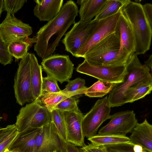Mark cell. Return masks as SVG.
Wrapping results in <instances>:
<instances>
[{
    "label": "cell",
    "instance_id": "obj_1",
    "mask_svg": "<svg viewBox=\"0 0 152 152\" xmlns=\"http://www.w3.org/2000/svg\"><path fill=\"white\" fill-rule=\"evenodd\" d=\"M77 6L73 1H67L58 14L40 28L35 36L34 50L42 60L52 56L62 37L75 22Z\"/></svg>",
    "mask_w": 152,
    "mask_h": 152
},
{
    "label": "cell",
    "instance_id": "obj_2",
    "mask_svg": "<svg viewBox=\"0 0 152 152\" xmlns=\"http://www.w3.org/2000/svg\"><path fill=\"white\" fill-rule=\"evenodd\" d=\"M126 72L123 81L116 83L109 93L108 99L111 107L124 105V95L130 88L140 83L152 81L151 70L145 64H142L135 53L129 58L126 64Z\"/></svg>",
    "mask_w": 152,
    "mask_h": 152
},
{
    "label": "cell",
    "instance_id": "obj_3",
    "mask_svg": "<svg viewBox=\"0 0 152 152\" xmlns=\"http://www.w3.org/2000/svg\"><path fill=\"white\" fill-rule=\"evenodd\" d=\"M121 11L130 23L134 35L137 55L149 50L151 44L152 27L139 3L127 0Z\"/></svg>",
    "mask_w": 152,
    "mask_h": 152
},
{
    "label": "cell",
    "instance_id": "obj_4",
    "mask_svg": "<svg viewBox=\"0 0 152 152\" xmlns=\"http://www.w3.org/2000/svg\"><path fill=\"white\" fill-rule=\"evenodd\" d=\"M120 37L117 26L115 31L98 42L83 58L90 64L108 66L124 65L117 58L120 47Z\"/></svg>",
    "mask_w": 152,
    "mask_h": 152
},
{
    "label": "cell",
    "instance_id": "obj_5",
    "mask_svg": "<svg viewBox=\"0 0 152 152\" xmlns=\"http://www.w3.org/2000/svg\"><path fill=\"white\" fill-rule=\"evenodd\" d=\"M51 122V112L36 99L20 108L15 125L19 132H21L26 129L43 127Z\"/></svg>",
    "mask_w": 152,
    "mask_h": 152
},
{
    "label": "cell",
    "instance_id": "obj_6",
    "mask_svg": "<svg viewBox=\"0 0 152 152\" xmlns=\"http://www.w3.org/2000/svg\"><path fill=\"white\" fill-rule=\"evenodd\" d=\"M17 103L23 106L34 100L32 92L30 53L21 59L14 79L13 86Z\"/></svg>",
    "mask_w": 152,
    "mask_h": 152
},
{
    "label": "cell",
    "instance_id": "obj_7",
    "mask_svg": "<svg viewBox=\"0 0 152 152\" xmlns=\"http://www.w3.org/2000/svg\"><path fill=\"white\" fill-rule=\"evenodd\" d=\"M111 108L108 96H106L97 100L91 110L84 115L82 126L85 137L88 138L96 134L100 126L110 119Z\"/></svg>",
    "mask_w": 152,
    "mask_h": 152
},
{
    "label": "cell",
    "instance_id": "obj_8",
    "mask_svg": "<svg viewBox=\"0 0 152 152\" xmlns=\"http://www.w3.org/2000/svg\"><path fill=\"white\" fill-rule=\"evenodd\" d=\"M41 64L47 76L61 83L68 82L72 77L74 65L68 55H52L43 59Z\"/></svg>",
    "mask_w": 152,
    "mask_h": 152
},
{
    "label": "cell",
    "instance_id": "obj_9",
    "mask_svg": "<svg viewBox=\"0 0 152 152\" xmlns=\"http://www.w3.org/2000/svg\"><path fill=\"white\" fill-rule=\"evenodd\" d=\"M121 11L112 16L96 21L91 34L77 52L75 57L83 58L93 47L115 31Z\"/></svg>",
    "mask_w": 152,
    "mask_h": 152
},
{
    "label": "cell",
    "instance_id": "obj_10",
    "mask_svg": "<svg viewBox=\"0 0 152 152\" xmlns=\"http://www.w3.org/2000/svg\"><path fill=\"white\" fill-rule=\"evenodd\" d=\"M76 70L98 80L115 83L121 82L126 72V65L113 66L96 65L85 60L78 65Z\"/></svg>",
    "mask_w": 152,
    "mask_h": 152
},
{
    "label": "cell",
    "instance_id": "obj_11",
    "mask_svg": "<svg viewBox=\"0 0 152 152\" xmlns=\"http://www.w3.org/2000/svg\"><path fill=\"white\" fill-rule=\"evenodd\" d=\"M110 119V121L99 130L98 134L126 136L132 132L137 123L133 110L115 113L111 115Z\"/></svg>",
    "mask_w": 152,
    "mask_h": 152
},
{
    "label": "cell",
    "instance_id": "obj_12",
    "mask_svg": "<svg viewBox=\"0 0 152 152\" xmlns=\"http://www.w3.org/2000/svg\"><path fill=\"white\" fill-rule=\"evenodd\" d=\"M96 22L93 20L88 21L80 20L75 23L62 40L65 50L75 56L91 34Z\"/></svg>",
    "mask_w": 152,
    "mask_h": 152
},
{
    "label": "cell",
    "instance_id": "obj_13",
    "mask_svg": "<svg viewBox=\"0 0 152 152\" xmlns=\"http://www.w3.org/2000/svg\"><path fill=\"white\" fill-rule=\"evenodd\" d=\"M117 28L119 32L120 42L117 58L125 65L130 56L135 53L136 44L131 25L121 10Z\"/></svg>",
    "mask_w": 152,
    "mask_h": 152
},
{
    "label": "cell",
    "instance_id": "obj_14",
    "mask_svg": "<svg viewBox=\"0 0 152 152\" xmlns=\"http://www.w3.org/2000/svg\"><path fill=\"white\" fill-rule=\"evenodd\" d=\"M64 143L52 121L38 134L35 152H66Z\"/></svg>",
    "mask_w": 152,
    "mask_h": 152
},
{
    "label": "cell",
    "instance_id": "obj_15",
    "mask_svg": "<svg viewBox=\"0 0 152 152\" xmlns=\"http://www.w3.org/2000/svg\"><path fill=\"white\" fill-rule=\"evenodd\" d=\"M0 32L8 45L13 41L28 38L32 34V30L29 24L18 19L14 15L7 13L0 24Z\"/></svg>",
    "mask_w": 152,
    "mask_h": 152
},
{
    "label": "cell",
    "instance_id": "obj_16",
    "mask_svg": "<svg viewBox=\"0 0 152 152\" xmlns=\"http://www.w3.org/2000/svg\"><path fill=\"white\" fill-rule=\"evenodd\" d=\"M66 125L67 142L76 146L86 145L82 126L84 115L80 110L77 112H64Z\"/></svg>",
    "mask_w": 152,
    "mask_h": 152
},
{
    "label": "cell",
    "instance_id": "obj_17",
    "mask_svg": "<svg viewBox=\"0 0 152 152\" xmlns=\"http://www.w3.org/2000/svg\"><path fill=\"white\" fill-rule=\"evenodd\" d=\"M42 128L19 132L8 149L12 152H35L37 137Z\"/></svg>",
    "mask_w": 152,
    "mask_h": 152
},
{
    "label": "cell",
    "instance_id": "obj_18",
    "mask_svg": "<svg viewBox=\"0 0 152 152\" xmlns=\"http://www.w3.org/2000/svg\"><path fill=\"white\" fill-rule=\"evenodd\" d=\"M131 132L129 137L131 143L152 152V125L146 119L141 123H137Z\"/></svg>",
    "mask_w": 152,
    "mask_h": 152
},
{
    "label": "cell",
    "instance_id": "obj_19",
    "mask_svg": "<svg viewBox=\"0 0 152 152\" xmlns=\"http://www.w3.org/2000/svg\"><path fill=\"white\" fill-rule=\"evenodd\" d=\"M34 10V15L40 21L51 20L60 12L63 6V0H36Z\"/></svg>",
    "mask_w": 152,
    "mask_h": 152
},
{
    "label": "cell",
    "instance_id": "obj_20",
    "mask_svg": "<svg viewBox=\"0 0 152 152\" xmlns=\"http://www.w3.org/2000/svg\"><path fill=\"white\" fill-rule=\"evenodd\" d=\"M106 0H80L77 3L80 5L78 10L80 20H92L99 12Z\"/></svg>",
    "mask_w": 152,
    "mask_h": 152
},
{
    "label": "cell",
    "instance_id": "obj_21",
    "mask_svg": "<svg viewBox=\"0 0 152 152\" xmlns=\"http://www.w3.org/2000/svg\"><path fill=\"white\" fill-rule=\"evenodd\" d=\"M31 58V77L32 94L34 99H38L42 93V69L38 64L34 53H30Z\"/></svg>",
    "mask_w": 152,
    "mask_h": 152
},
{
    "label": "cell",
    "instance_id": "obj_22",
    "mask_svg": "<svg viewBox=\"0 0 152 152\" xmlns=\"http://www.w3.org/2000/svg\"><path fill=\"white\" fill-rule=\"evenodd\" d=\"M152 90V81L142 82L129 88L124 95V104L132 103L150 94Z\"/></svg>",
    "mask_w": 152,
    "mask_h": 152
},
{
    "label": "cell",
    "instance_id": "obj_23",
    "mask_svg": "<svg viewBox=\"0 0 152 152\" xmlns=\"http://www.w3.org/2000/svg\"><path fill=\"white\" fill-rule=\"evenodd\" d=\"M36 42L35 37L13 41L8 45V50L10 55L17 59L24 58L28 53L29 47Z\"/></svg>",
    "mask_w": 152,
    "mask_h": 152
},
{
    "label": "cell",
    "instance_id": "obj_24",
    "mask_svg": "<svg viewBox=\"0 0 152 152\" xmlns=\"http://www.w3.org/2000/svg\"><path fill=\"white\" fill-rule=\"evenodd\" d=\"M72 96L62 92L50 93L42 92L38 99L41 104L51 112L55 107L61 101Z\"/></svg>",
    "mask_w": 152,
    "mask_h": 152
},
{
    "label": "cell",
    "instance_id": "obj_25",
    "mask_svg": "<svg viewBox=\"0 0 152 152\" xmlns=\"http://www.w3.org/2000/svg\"><path fill=\"white\" fill-rule=\"evenodd\" d=\"M127 0H106L99 12L93 20L97 21L114 15L120 11Z\"/></svg>",
    "mask_w": 152,
    "mask_h": 152
},
{
    "label": "cell",
    "instance_id": "obj_26",
    "mask_svg": "<svg viewBox=\"0 0 152 152\" xmlns=\"http://www.w3.org/2000/svg\"><path fill=\"white\" fill-rule=\"evenodd\" d=\"M116 84L98 80L87 88L84 94L90 97H102L109 93Z\"/></svg>",
    "mask_w": 152,
    "mask_h": 152
},
{
    "label": "cell",
    "instance_id": "obj_27",
    "mask_svg": "<svg viewBox=\"0 0 152 152\" xmlns=\"http://www.w3.org/2000/svg\"><path fill=\"white\" fill-rule=\"evenodd\" d=\"M88 140L92 144L102 145L128 142L130 141L129 138L126 136L98 134Z\"/></svg>",
    "mask_w": 152,
    "mask_h": 152
},
{
    "label": "cell",
    "instance_id": "obj_28",
    "mask_svg": "<svg viewBox=\"0 0 152 152\" xmlns=\"http://www.w3.org/2000/svg\"><path fill=\"white\" fill-rule=\"evenodd\" d=\"M68 82L66 88L61 91L72 96L78 95L82 96L85 94L88 88L85 86V80L80 77L73 80H69Z\"/></svg>",
    "mask_w": 152,
    "mask_h": 152
},
{
    "label": "cell",
    "instance_id": "obj_29",
    "mask_svg": "<svg viewBox=\"0 0 152 152\" xmlns=\"http://www.w3.org/2000/svg\"><path fill=\"white\" fill-rule=\"evenodd\" d=\"M52 121L64 142H67L66 128L64 113L57 110L51 112Z\"/></svg>",
    "mask_w": 152,
    "mask_h": 152
},
{
    "label": "cell",
    "instance_id": "obj_30",
    "mask_svg": "<svg viewBox=\"0 0 152 152\" xmlns=\"http://www.w3.org/2000/svg\"><path fill=\"white\" fill-rule=\"evenodd\" d=\"M82 96L78 95L71 96L63 100L58 104L54 110H57L63 112H77L80 110L78 104V99Z\"/></svg>",
    "mask_w": 152,
    "mask_h": 152
},
{
    "label": "cell",
    "instance_id": "obj_31",
    "mask_svg": "<svg viewBox=\"0 0 152 152\" xmlns=\"http://www.w3.org/2000/svg\"><path fill=\"white\" fill-rule=\"evenodd\" d=\"M27 1L26 0H4L3 9L7 12V13L14 15L22 8Z\"/></svg>",
    "mask_w": 152,
    "mask_h": 152
},
{
    "label": "cell",
    "instance_id": "obj_32",
    "mask_svg": "<svg viewBox=\"0 0 152 152\" xmlns=\"http://www.w3.org/2000/svg\"><path fill=\"white\" fill-rule=\"evenodd\" d=\"M13 57L10 53L8 46L0 32V63L4 65L12 63Z\"/></svg>",
    "mask_w": 152,
    "mask_h": 152
},
{
    "label": "cell",
    "instance_id": "obj_33",
    "mask_svg": "<svg viewBox=\"0 0 152 152\" xmlns=\"http://www.w3.org/2000/svg\"><path fill=\"white\" fill-rule=\"evenodd\" d=\"M130 142L104 145L107 152H134Z\"/></svg>",
    "mask_w": 152,
    "mask_h": 152
},
{
    "label": "cell",
    "instance_id": "obj_34",
    "mask_svg": "<svg viewBox=\"0 0 152 152\" xmlns=\"http://www.w3.org/2000/svg\"><path fill=\"white\" fill-rule=\"evenodd\" d=\"M58 81L54 78L47 76L42 78V92L46 91L50 93H55L61 90L58 85Z\"/></svg>",
    "mask_w": 152,
    "mask_h": 152
},
{
    "label": "cell",
    "instance_id": "obj_35",
    "mask_svg": "<svg viewBox=\"0 0 152 152\" xmlns=\"http://www.w3.org/2000/svg\"><path fill=\"white\" fill-rule=\"evenodd\" d=\"M18 133L19 132L16 128L6 139L0 144V152H3L6 149L8 148Z\"/></svg>",
    "mask_w": 152,
    "mask_h": 152
},
{
    "label": "cell",
    "instance_id": "obj_36",
    "mask_svg": "<svg viewBox=\"0 0 152 152\" xmlns=\"http://www.w3.org/2000/svg\"><path fill=\"white\" fill-rule=\"evenodd\" d=\"M80 152H107L104 145L88 144L80 149Z\"/></svg>",
    "mask_w": 152,
    "mask_h": 152
},
{
    "label": "cell",
    "instance_id": "obj_37",
    "mask_svg": "<svg viewBox=\"0 0 152 152\" xmlns=\"http://www.w3.org/2000/svg\"><path fill=\"white\" fill-rule=\"evenodd\" d=\"M145 15L150 25L152 26V4L146 3L142 5Z\"/></svg>",
    "mask_w": 152,
    "mask_h": 152
},
{
    "label": "cell",
    "instance_id": "obj_38",
    "mask_svg": "<svg viewBox=\"0 0 152 152\" xmlns=\"http://www.w3.org/2000/svg\"><path fill=\"white\" fill-rule=\"evenodd\" d=\"M4 132L0 136V144L6 139L16 128L15 124L7 126Z\"/></svg>",
    "mask_w": 152,
    "mask_h": 152
},
{
    "label": "cell",
    "instance_id": "obj_39",
    "mask_svg": "<svg viewBox=\"0 0 152 152\" xmlns=\"http://www.w3.org/2000/svg\"><path fill=\"white\" fill-rule=\"evenodd\" d=\"M66 152H80L76 146L68 142L64 143Z\"/></svg>",
    "mask_w": 152,
    "mask_h": 152
},
{
    "label": "cell",
    "instance_id": "obj_40",
    "mask_svg": "<svg viewBox=\"0 0 152 152\" xmlns=\"http://www.w3.org/2000/svg\"><path fill=\"white\" fill-rule=\"evenodd\" d=\"M152 55H151L148 59L145 62V64L150 68L151 71L152 70Z\"/></svg>",
    "mask_w": 152,
    "mask_h": 152
},
{
    "label": "cell",
    "instance_id": "obj_41",
    "mask_svg": "<svg viewBox=\"0 0 152 152\" xmlns=\"http://www.w3.org/2000/svg\"><path fill=\"white\" fill-rule=\"evenodd\" d=\"M133 149L134 152H142L143 150V148L138 145H134Z\"/></svg>",
    "mask_w": 152,
    "mask_h": 152
},
{
    "label": "cell",
    "instance_id": "obj_42",
    "mask_svg": "<svg viewBox=\"0 0 152 152\" xmlns=\"http://www.w3.org/2000/svg\"><path fill=\"white\" fill-rule=\"evenodd\" d=\"M3 0H0V17L3 11Z\"/></svg>",
    "mask_w": 152,
    "mask_h": 152
},
{
    "label": "cell",
    "instance_id": "obj_43",
    "mask_svg": "<svg viewBox=\"0 0 152 152\" xmlns=\"http://www.w3.org/2000/svg\"><path fill=\"white\" fill-rule=\"evenodd\" d=\"M6 129V127L4 128H0V136L2 133L4 132Z\"/></svg>",
    "mask_w": 152,
    "mask_h": 152
},
{
    "label": "cell",
    "instance_id": "obj_44",
    "mask_svg": "<svg viewBox=\"0 0 152 152\" xmlns=\"http://www.w3.org/2000/svg\"><path fill=\"white\" fill-rule=\"evenodd\" d=\"M3 152H12L10 151L8 148L6 149Z\"/></svg>",
    "mask_w": 152,
    "mask_h": 152
},
{
    "label": "cell",
    "instance_id": "obj_45",
    "mask_svg": "<svg viewBox=\"0 0 152 152\" xmlns=\"http://www.w3.org/2000/svg\"><path fill=\"white\" fill-rule=\"evenodd\" d=\"M142 152H151L146 150L144 149H143V150L142 151Z\"/></svg>",
    "mask_w": 152,
    "mask_h": 152
},
{
    "label": "cell",
    "instance_id": "obj_46",
    "mask_svg": "<svg viewBox=\"0 0 152 152\" xmlns=\"http://www.w3.org/2000/svg\"><path fill=\"white\" fill-rule=\"evenodd\" d=\"M2 118V117L0 116V121H1V120Z\"/></svg>",
    "mask_w": 152,
    "mask_h": 152
}]
</instances>
